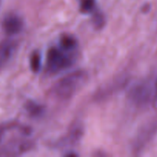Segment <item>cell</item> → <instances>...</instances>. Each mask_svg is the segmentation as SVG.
I'll return each instance as SVG.
<instances>
[{"mask_svg": "<svg viewBox=\"0 0 157 157\" xmlns=\"http://www.w3.org/2000/svg\"><path fill=\"white\" fill-rule=\"evenodd\" d=\"M88 75L84 70H78L58 80L52 88L51 94L55 99L67 101L75 96L87 82Z\"/></svg>", "mask_w": 157, "mask_h": 157, "instance_id": "obj_1", "label": "cell"}, {"mask_svg": "<svg viewBox=\"0 0 157 157\" xmlns=\"http://www.w3.org/2000/svg\"><path fill=\"white\" fill-rule=\"evenodd\" d=\"M74 58L57 48H51L47 54V70L57 73L68 68L73 64Z\"/></svg>", "mask_w": 157, "mask_h": 157, "instance_id": "obj_2", "label": "cell"}, {"mask_svg": "<svg viewBox=\"0 0 157 157\" xmlns=\"http://www.w3.org/2000/svg\"><path fill=\"white\" fill-rule=\"evenodd\" d=\"M157 133V118L146 123L136 133L133 143V150L135 153L142 151L146 146L153 139Z\"/></svg>", "mask_w": 157, "mask_h": 157, "instance_id": "obj_3", "label": "cell"}, {"mask_svg": "<svg viewBox=\"0 0 157 157\" xmlns=\"http://www.w3.org/2000/svg\"><path fill=\"white\" fill-rule=\"evenodd\" d=\"M128 98L132 104L137 107L147 106L151 101V87L146 82L137 83L130 89Z\"/></svg>", "mask_w": 157, "mask_h": 157, "instance_id": "obj_4", "label": "cell"}, {"mask_svg": "<svg viewBox=\"0 0 157 157\" xmlns=\"http://www.w3.org/2000/svg\"><path fill=\"white\" fill-rule=\"evenodd\" d=\"M33 144L27 140H13L6 144L0 150L1 156H17L28 152L32 149Z\"/></svg>", "mask_w": 157, "mask_h": 157, "instance_id": "obj_5", "label": "cell"}, {"mask_svg": "<svg viewBox=\"0 0 157 157\" xmlns=\"http://www.w3.org/2000/svg\"><path fill=\"white\" fill-rule=\"evenodd\" d=\"M18 42L15 40L6 39L0 42V69L9 63L15 55Z\"/></svg>", "mask_w": 157, "mask_h": 157, "instance_id": "obj_6", "label": "cell"}, {"mask_svg": "<svg viewBox=\"0 0 157 157\" xmlns=\"http://www.w3.org/2000/svg\"><path fill=\"white\" fill-rule=\"evenodd\" d=\"M23 28V20L18 15L14 14L7 15L2 21L3 30L9 35H18L22 31Z\"/></svg>", "mask_w": 157, "mask_h": 157, "instance_id": "obj_7", "label": "cell"}, {"mask_svg": "<svg viewBox=\"0 0 157 157\" xmlns=\"http://www.w3.org/2000/svg\"><path fill=\"white\" fill-rule=\"evenodd\" d=\"M84 133V128L80 124H75L71 128L68 133L59 141L58 146L60 147H66L74 146L78 144Z\"/></svg>", "mask_w": 157, "mask_h": 157, "instance_id": "obj_8", "label": "cell"}, {"mask_svg": "<svg viewBox=\"0 0 157 157\" xmlns=\"http://www.w3.org/2000/svg\"><path fill=\"white\" fill-rule=\"evenodd\" d=\"M60 45L62 50L69 52L72 51L78 46V41L74 36L71 35H64L60 39Z\"/></svg>", "mask_w": 157, "mask_h": 157, "instance_id": "obj_9", "label": "cell"}, {"mask_svg": "<svg viewBox=\"0 0 157 157\" xmlns=\"http://www.w3.org/2000/svg\"><path fill=\"white\" fill-rule=\"evenodd\" d=\"M25 110L32 117H38L41 116L44 113V108L42 105L35 102V101H28L25 104Z\"/></svg>", "mask_w": 157, "mask_h": 157, "instance_id": "obj_10", "label": "cell"}, {"mask_svg": "<svg viewBox=\"0 0 157 157\" xmlns=\"http://www.w3.org/2000/svg\"><path fill=\"white\" fill-rule=\"evenodd\" d=\"M41 57L38 52H35L32 54L30 57V67L32 71L34 73H38L41 69Z\"/></svg>", "mask_w": 157, "mask_h": 157, "instance_id": "obj_11", "label": "cell"}, {"mask_svg": "<svg viewBox=\"0 0 157 157\" xmlns=\"http://www.w3.org/2000/svg\"><path fill=\"white\" fill-rule=\"evenodd\" d=\"M92 23L96 29H102L106 24V18L104 14L101 12H96L92 17Z\"/></svg>", "mask_w": 157, "mask_h": 157, "instance_id": "obj_12", "label": "cell"}, {"mask_svg": "<svg viewBox=\"0 0 157 157\" xmlns=\"http://www.w3.org/2000/svg\"><path fill=\"white\" fill-rule=\"evenodd\" d=\"M95 7L94 0H82L81 2V11L84 13H88L93 11Z\"/></svg>", "mask_w": 157, "mask_h": 157, "instance_id": "obj_13", "label": "cell"}, {"mask_svg": "<svg viewBox=\"0 0 157 157\" xmlns=\"http://www.w3.org/2000/svg\"><path fill=\"white\" fill-rule=\"evenodd\" d=\"M5 132H6V127H0V143L2 140V138L4 136Z\"/></svg>", "mask_w": 157, "mask_h": 157, "instance_id": "obj_14", "label": "cell"}, {"mask_svg": "<svg viewBox=\"0 0 157 157\" xmlns=\"http://www.w3.org/2000/svg\"><path fill=\"white\" fill-rule=\"evenodd\" d=\"M155 96H156L157 99V79L156 81V84H155Z\"/></svg>", "mask_w": 157, "mask_h": 157, "instance_id": "obj_15", "label": "cell"}]
</instances>
